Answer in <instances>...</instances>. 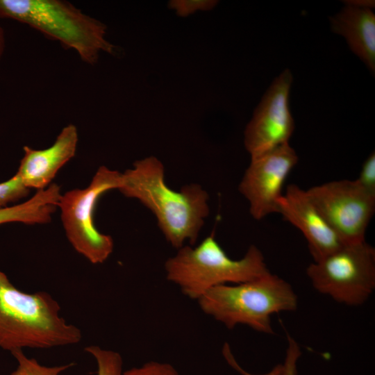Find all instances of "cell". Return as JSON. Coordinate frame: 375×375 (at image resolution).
Returning a JSON list of instances; mask_svg holds the SVG:
<instances>
[{
	"label": "cell",
	"mask_w": 375,
	"mask_h": 375,
	"mask_svg": "<svg viewBox=\"0 0 375 375\" xmlns=\"http://www.w3.org/2000/svg\"><path fill=\"white\" fill-rule=\"evenodd\" d=\"M117 190L149 209L167 241L177 249L186 240L195 244L209 215L206 191L197 183L173 190L165 181L162 163L154 156L136 160L122 173Z\"/></svg>",
	"instance_id": "1"
},
{
	"label": "cell",
	"mask_w": 375,
	"mask_h": 375,
	"mask_svg": "<svg viewBox=\"0 0 375 375\" xmlns=\"http://www.w3.org/2000/svg\"><path fill=\"white\" fill-rule=\"evenodd\" d=\"M60 306L48 292L27 293L12 284L0 270V348L12 352L76 344L81 330L60 315Z\"/></svg>",
	"instance_id": "2"
},
{
	"label": "cell",
	"mask_w": 375,
	"mask_h": 375,
	"mask_svg": "<svg viewBox=\"0 0 375 375\" xmlns=\"http://www.w3.org/2000/svg\"><path fill=\"white\" fill-rule=\"evenodd\" d=\"M0 19L26 24L74 50L87 64L97 63L101 51L114 54L106 39L107 26L62 0H0Z\"/></svg>",
	"instance_id": "3"
},
{
	"label": "cell",
	"mask_w": 375,
	"mask_h": 375,
	"mask_svg": "<svg viewBox=\"0 0 375 375\" xmlns=\"http://www.w3.org/2000/svg\"><path fill=\"white\" fill-rule=\"evenodd\" d=\"M198 301L205 313L228 328L244 324L266 334L274 333L273 314L294 311L298 305L290 284L271 272L253 281L215 286Z\"/></svg>",
	"instance_id": "4"
},
{
	"label": "cell",
	"mask_w": 375,
	"mask_h": 375,
	"mask_svg": "<svg viewBox=\"0 0 375 375\" xmlns=\"http://www.w3.org/2000/svg\"><path fill=\"white\" fill-rule=\"evenodd\" d=\"M167 278L178 285L184 294L199 299L217 285L238 284L260 278L271 272L261 251L251 245L244 256L233 260L228 256L214 233L197 247L183 246L165 264Z\"/></svg>",
	"instance_id": "5"
},
{
	"label": "cell",
	"mask_w": 375,
	"mask_h": 375,
	"mask_svg": "<svg viewBox=\"0 0 375 375\" xmlns=\"http://www.w3.org/2000/svg\"><path fill=\"white\" fill-rule=\"evenodd\" d=\"M313 288L349 306L365 303L375 289V249L366 241L343 244L306 269Z\"/></svg>",
	"instance_id": "6"
},
{
	"label": "cell",
	"mask_w": 375,
	"mask_h": 375,
	"mask_svg": "<svg viewBox=\"0 0 375 375\" xmlns=\"http://www.w3.org/2000/svg\"><path fill=\"white\" fill-rule=\"evenodd\" d=\"M121 177V172L102 165L88 187L67 191L58 203L67 240L77 253L94 265L104 262L114 248L112 237L95 226V207L101 196L119 188Z\"/></svg>",
	"instance_id": "7"
},
{
	"label": "cell",
	"mask_w": 375,
	"mask_h": 375,
	"mask_svg": "<svg viewBox=\"0 0 375 375\" xmlns=\"http://www.w3.org/2000/svg\"><path fill=\"white\" fill-rule=\"evenodd\" d=\"M306 192L343 244L366 241L367 228L375 211V196L356 180L329 181Z\"/></svg>",
	"instance_id": "8"
},
{
	"label": "cell",
	"mask_w": 375,
	"mask_h": 375,
	"mask_svg": "<svg viewBox=\"0 0 375 375\" xmlns=\"http://www.w3.org/2000/svg\"><path fill=\"white\" fill-rule=\"evenodd\" d=\"M298 160L289 142L251 157L238 190L247 200L253 219L278 213L283 185Z\"/></svg>",
	"instance_id": "9"
},
{
	"label": "cell",
	"mask_w": 375,
	"mask_h": 375,
	"mask_svg": "<svg viewBox=\"0 0 375 375\" xmlns=\"http://www.w3.org/2000/svg\"><path fill=\"white\" fill-rule=\"evenodd\" d=\"M292 74L285 69L272 81L244 133V144L251 157L288 143L294 130L290 108Z\"/></svg>",
	"instance_id": "10"
},
{
	"label": "cell",
	"mask_w": 375,
	"mask_h": 375,
	"mask_svg": "<svg viewBox=\"0 0 375 375\" xmlns=\"http://www.w3.org/2000/svg\"><path fill=\"white\" fill-rule=\"evenodd\" d=\"M278 213L301 231L314 261L344 244L318 211L306 190L295 184L288 185L279 199Z\"/></svg>",
	"instance_id": "11"
},
{
	"label": "cell",
	"mask_w": 375,
	"mask_h": 375,
	"mask_svg": "<svg viewBox=\"0 0 375 375\" xmlns=\"http://www.w3.org/2000/svg\"><path fill=\"white\" fill-rule=\"evenodd\" d=\"M78 141L77 128L70 124L61 130L49 147L33 149L24 146L16 174L29 190L47 188L58 171L76 155Z\"/></svg>",
	"instance_id": "12"
},
{
	"label": "cell",
	"mask_w": 375,
	"mask_h": 375,
	"mask_svg": "<svg viewBox=\"0 0 375 375\" xmlns=\"http://www.w3.org/2000/svg\"><path fill=\"white\" fill-rule=\"evenodd\" d=\"M345 3L330 17L331 31L344 37L352 52L374 74L375 15L371 8Z\"/></svg>",
	"instance_id": "13"
},
{
	"label": "cell",
	"mask_w": 375,
	"mask_h": 375,
	"mask_svg": "<svg viewBox=\"0 0 375 375\" xmlns=\"http://www.w3.org/2000/svg\"><path fill=\"white\" fill-rule=\"evenodd\" d=\"M60 188L56 183L37 192L23 203L0 208V225L20 222L28 225L49 222L58 207Z\"/></svg>",
	"instance_id": "14"
},
{
	"label": "cell",
	"mask_w": 375,
	"mask_h": 375,
	"mask_svg": "<svg viewBox=\"0 0 375 375\" xmlns=\"http://www.w3.org/2000/svg\"><path fill=\"white\" fill-rule=\"evenodd\" d=\"M10 353L17 363L16 369L10 375H60L75 365L71 362L56 366H46L41 365L35 358H28L23 350H15Z\"/></svg>",
	"instance_id": "15"
},
{
	"label": "cell",
	"mask_w": 375,
	"mask_h": 375,
	"mask_svg": "<svg viewBox=\"0 0 375 375\" xmlns=\"http://www.w3.org/2000/svg\"><path fill=\"white\" fill-rule=\"evenodd\" d=\"M84 349L96 362L97 375H123V360L118 352L97 345H90Z\"/></svg>",
	"instance_id": "16"
},
{
	"label": "cell",
	"mask_w": 375,
	"mask_h": 375,
	"mask_svg": "<svg viewBox=\"0 0 375 375\" xmlns=\"http://www.w3.org/2000/svg\"><path fill=\"white\" fill-rule=\"evenodd\" d=\"M28 189L15 173L9 179L0 183V208L8 206L28 196Z\"/></svg>",
	"instance_id": "17"
},
{
	"label": "cell",
	"mask_w": 375,
	"mask_h": 375,
	"mask_svg": "<svg viewBox=\"0 0 375 375\" xmlns=\"http://www.w3.org/2000/svg\"><path fill=\"white\" fill-rule=\"evenodd\" d=\"M217 3L218 1L215 0H172L168 6L176 10L177 15L187 17L199 10H211Z\"/></svg>",
	"instance_id": "18"
},
{
	"label": "cell",
	"mask_w": 375,
	"mask_h": 375,
	"mask_svg": "<svg viewBox=\"0 0 375 375\" xmlns=\"http://www.w3.org/2000/svg\"><path fill=\"white\" fill-rule=\"evenodd\" d=\"M123 375H179L170 364L150 361L123 372Z\"/></svg>",
	"instance_id": "19"
},
{
	"label": "cell",
	"mask_w": 375,
	"mask_h": 375,
	"mask_svg": "<svg viewBox=\"0 0 375 375\" xmlns=\"http://www.w3.org/2000/svg\"><path fill=\"white\" fill-rule=\"evenodd\" d=\"M356 182L367 192L375 196V153H371L362 165Z\"/></svg>",
	"instance_id": "20"
},
{
	"label": "cell",
	"mask_w": 375,
	"mask_h": 375,
	"mask_svg": "<svg viewBox=\"0 0 375 375\" xmlns=\"http://www.w3.org/2000/svg\"><path fill=\"white\" fill-rule=\"evenodd\" d=\"M301 355L298 343L288 335V348L281 375H297V361Z\"/></svg>",
	"instance_id": "21"
},
{
	"label": "cell",
	"mask_w": 375,
	"mask_h": 375,
	"mask_svg": "<svg viewBox=\"0 0 375 375\" xmlns=\"http://www.w3.org/2000/svg\"><path fill=\"white\" fill-rule=\"evenodd\" d=\"M222 353L227 362L233 368H234L236 371H238L242 375H281L282 374V372H283L282 365H277L269 372L262 374H252L246 372L236 362V360L233 357L231 353V349L229 347V345L228 344H224L223 347Z\"/></svg>",
	"instance_id": "22"
},
{
	"label": "cell",
	"mask_w": 375,
	"mask_h": 375,
	"mask_svg": "<svg viewBox=\"0 0 375 375\" xmlns=\"http://www.w3.org/2000/svg\"><path fill=\"white\" fill-rule=\"evenodd\" d=\"M6 48V38L3 28L0 24V60H1L4 53Z\"/></svg>",
	"instance_id": "23"
}]
</instances>
